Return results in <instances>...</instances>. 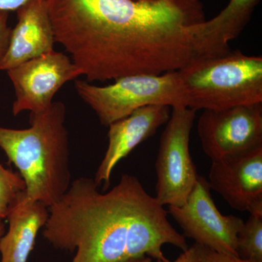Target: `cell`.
I'll return each mask as SVG.
<instances>
[{
  "instance_id": "obj_11",
  "label": "cell",
  "mask_w": 262,
  "mask_h": 262,
  "mask_svg": "<svg viewBox=\"0 0 262 262\" xmlns=\"http://www.w3.org/2000/svg\"><path fill=\"white\" fill-rule=\"evenodd\" d=\"M170 108L165 105H149L108 125V148L94 179L98 187L103 183V190L110 187L112 173L117 164L166 124Z\"/></svg>"
},
{
  "instance_id": "obj_23",
  "label": "cell",
  "mask_w": 262,
  "mask_h": 262,
  "mask_svg": "<svg viewBox=\"0 0 262 262\" xmlns=\"http://www.w3.org/2000/svg\"><path fill=\"white\" fill-rule=\"evenodd\" d=\"M134 1H153V0H134ZM194 1H199V0H194Z\"/></svg>"
},
{
  "instance_id": "obj_22",
  "label": "cell",
  "mask_w": 262,
  "mask_h": 262,
  "mask_svg": "<svg viewBox=\"0 0 262 262\" xmlns=\"http://www.w3.org/2000/svg\"><path fill=\"white\" fill-rule=\"evenodd\" d=\"M5 223L3 222V220H0V239L3 237V234H5Z\"/></svg>"
},
{
  "instance_id": "obj_15",
  "label": "cell",
  "mask_w": 262,
  "mask_h": 262,
  "mask_svg": "<svg viewBox=\"0 0 262 262\" xmlns=\"http://www.w3.org/2000/svg\"><path fill=\"white\" fill-rule=\"evenodd\" d=\"M238 257L262 262V215L250 214L237 234Z\"/></svg>"
},
{
  "instance_id": "obj_17",
  "label": "cell",
  "mask_w": 262,
  "mask_h": 262,
  "mask_svg": "<svg viewBox=\"0 0 262 262\" xmlns=\"http://www.w3.org/2000/svg\"><path fill=\"white\" fill-rule=\"evenodd\" d=\"M198 262H254L242 259L234 255L217 252L201 246V257Z\"/></svg>"
},
{
  "instance_id": "obj_1",
  "label": "cell",
  "mask_w": 262,
  "mask_h": 262,
  "mask_svg": "<svg viewBox=\"0 0 262 262\" xmlns=\"http://www.w3.org/2000/svg\"><path fill=\"white\" fill-rule=\"evenodd\" d=\"M56 42L88 82L176 72L198 58L193 0H46Z\"/></svg>"
},
{
  "instance_id": "obj_10",
  "label": "cell",
  "mask_w": 262,
  "mask_h": 262,
  "mask_svg": "<svg viewBox=\"0 0 262 262\" xmlns=\"http://www.w3.org/2000/svg\"><path fill=\"white\" fill-rule=\"evenodd\" d=\"M211 162V189L234 209L262 215V146Z\"/></svg>"
},
{
  "instance_id": "obj_2",
  "label": "cell",
  "mask_w": 262,
  "mask_h": 262,
  "mask_svg": "<svg viewBox=\"0 0 262 262\" xmlns=\"http://www.w3.org/2000/svg\"><path fill=\"white\" fill-rule=\"evenodd\" d=\"M94 179L81 177L53 206L43 236L58 249L77 251L72 262H127L149 256L166 261L164 245L186 251L185 237L168 212L136 177L122 176L107 192Z\"/></svg>"
},
{
  "instance_id": "obj_13",
  "label": "cell",
  "mask_w": 262,
  "mask_h": 262,
  "mask_svg": "<svg viewBox=\"0 0 262 262\" xmlns=\"http://www.w3.org/2000/svg\"><path fill=\"white\" fill-rule=\"evenodd\" d=\"M260 0H229L214 18L195 26L198 57H214L231 51L229 42L236 39L248 22Z\"/></svg>"
},
{
  "instance_id": "obj_5",
  "label": "cell",
  "mask_w": 262,
  "mask_h": 262,
  "mask_svg": "<svg viewBox=\"0 0 262 262\" xmlns=\"http://www.w3.org/2000/svg\"><path fill=\"white\" fill-rule=\"evenodd\" d=\"M75 87L105 126L149 105L186 107L177 71L162 75L125 76L103 87L77 80Z\"/></svg>"
},
{
  "instance_id": "obj_7",
  "label": "cell",
  "mask_w": 262,
  "mask_h": 262,
  "mask_svg": "<svg viewBox=\"0 0 262 262\" xmlns=\"http://www.w3.org/2000/svg\"><path fill=\"white\" fill-rule=\"evenodd\" d=\"M168 212L182 229L184 237L217 252L238 256L237 234L244 220L221 213L212 198L209 183L204 177L199 176L184 205L169 206Z\"/></svg>"
},
{
  "instance_id": "obj_9",
  "label": "cell",
  "mask_w": 262,
  "mask_h": 262,
  "mask_svg": "<svg viewBox=\"0 0 262 262\" xmlns=\"http://www.w3.org/2000/svg\"><path fill=\"white\" fill-rule=\"evenodd\" d=\"M15 90L12 113H39L49 107L56 93L67 82L82 75L71 58L52 51L7 71Z\"/></svg>"
},
{
  "instance_id": "obj_4",
  "label": "cell",
  "mask_w": 262,
  "mask_h": 262,
  "mask_svg": "<svg viewBox=\"0 0 262 262\" xmlns=\"http://www.w3.org/2000/svg\"><path fill=\"white\" fill-rule=\"evenodd\" d=\"M186 107L222 110L262 103V57L229 51L198 57L177 71Z\"/></svg>"
},
{
  "instance_id": "obj_21",
  "label": "cell",
  "mask_w": 262,
  "mask_h": 262,
  "mask_svg": "<svg viewBox=\"0 0 262 262\" xmlns=\"http://www.w3.org/2000/svg\"><path fill=\"white\" fill-rule=\"evenodd\" d=\"M127 262H154L151 258L149 256H142V257L135 258Z\"/></svg>"
},
{
  "instance_id": "obj_16",
  "label": "cell",
  "mask_w": 262,
  "mask_h": 262,
  "mask_svg": "<svg viewBox=\"0 0 262 262\" xmlns=\"http://www.w3.org/2000/svg\"><path fill=\"white\" fill-rule=\"evenodd\" d=\"M25 182L20 174L0 163V220L7 219L12 210L26 196Z\"/></svg>"
},
{
  "instance_id": "obj_18",
  "label": "cell",
  "mask_w": 262,
  "mask_h": 262,
  "mask_svg": "<svg viewBox=\"0 0 262 262\" xmlns=\"http://www.w3.org/2000/svg\"><path fill=\"white\" fill-rule=\"evenodd\" d=\"M9 12L0 10V64L9 46L12 28L8 25Z\"/></svg>"
},
{
  "instance_id": "obj_14",
  "label": "cell",
  "mask_w": 262,
  "mask_h": 262,
  "mask_svg": "<svg viewBox=\"0 0 262 262\" xmlns=\"http://www.w3.org/2000/svg\"><path fill=\"white\" fill-rule=\"evenodd\" d=\"M49 216L48 207L24 198L7 217L8 232L0 239V262H27L38 232Z\"/></svg>"
},
{
  "instance_id": "obj_6",
  "label": "cell",
  "mask_w": 262,
  "mask_h": 262,
  "mask_svg": "<svg viewBox=\"0 0 262 262\" xmlns=\"http://www.w3.org/2000/svg\"><path fill=\"white\" fill-rule=\"evenodd\" d=\"M171 108L160 137L155 163V198L163 206H181L187 201L200 176L189 150L196 111L184 106Z\"/></svg>"
},
{
  "instance_id": "obj_20",
  "label": "cell",
  "mask_w": 262,
  "mask_h": 262,
  "mask_svg": "<svg viewBox=\"0 0 262 262\" xmlns=\"http://www.w3.org/2000/svg\"><path fill=\"white\" fill-rule=\"evenodd\" d=\"M29 0H0L1 11H16Z\"/></svg>"
},
{
  "instance_id": "obj_3",
  "label": "cell",
  "mask_w": 262,
  "mask_h": 262,
  "mask_svg": "<svg viewBox=\"0 0 262 262\" xmlns=\"http://www.w3.org/2000/svg\"><path fill=\"white\" fill-rule=\"evenodd\" d=\"M65 119L64 103L56 101L43 111L31 113L28 128L0 126V148L25 182L26 198L48 208L72 183Z\"/></svg>"
},
{
  "instance_id": "obj_12",
  "label": "cell",
  "mask_w": 262,
  "mask_h": 262,
  "mask_svg": "<svg viewBox=\"0 0 262 262\" xmlns=\"http://www.w3.org/2000/svg\"><path fill=\"white\" fill-rule=\"evenodd\" d=\"M16 13L17 24L0 64L6 72L54 51L56 42L46 0H29Z\"/></svg>"
},
{
  "instance_id": "obj_8",
  "label": "cell",
  "mask_w": 262,
  "mask_h": 262,
  "mask_svg": "<svg viewBox=\"0 0 262 262\" xmlns=\"http://www.w3.org/2000/svg\"><path fill=\"white\" fill-rule=\"evenodd\" d=\"M202 149L211 160L262 146V103L203 110L198 121Z\"/></svg>"
},
{
  "instance_id": "obj_19",
  "label": "cell",
  "mask_w": 262,
  "mask_h": 262,
  "mask_svg": "<svg viewBox=\"0 0 262 262\" xmlns=\"http://www.w3.org/2000/svg\"><path fill=\"white\" fill-rule=\"evenodd\" d=\"M201 246L194 243L192 246H189L187 250L183 251L177 259L173 261L169 260L166 261H156V262H198L201 257Z\"/></svg>"
}]
</instances>
